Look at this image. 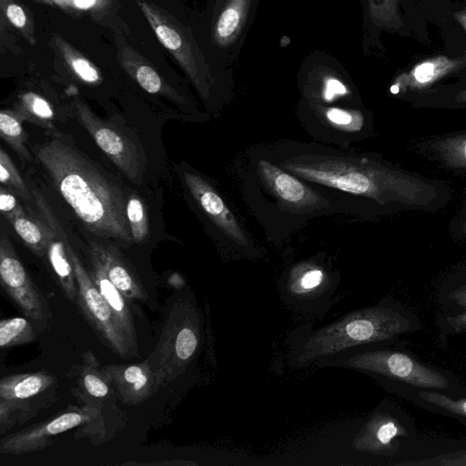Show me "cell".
<instances>
[{
  "label": "cell",
  "mask_w": 466,
  "mask_h": 466,
  "mask_svg": "<svg viewBox=\"0 0 466 466\" xmlns=\"http://www.w3.org/2000/svg\"><path fill=\"white\" fill-rule=\"evenodd\" d=\"M0 15L28 44L36 43L33 16L19 0H0Z\"/></svg>",
  "instance_id": "34"
},
{
  "label": "cell",
  "mask_w": 466,
  "mask_h": 466,
  "mask_svg": "<svg viewBox=\"0 0 466 466\" xmlns=\"http://www.w3.org/2000/svg\"><path fill=\"white\" fill-rule=\"evenodd\" d=\"M427 22L439 27L446 44L453 35V25L451 18V0H416Z\"/></svg>",
  "instance_id": "37"
},
{
  "label": "cell",
  "mask_w": 466,
  "mask_h": 466,
  "mask_svg": "<svg viewBox=\"0 0 466 466\" xmlns=\"http://www.w3.org/2000/svg\"><path fill=\"white\" fill-rule=\"evenodd\" d=\"M83 367L81 368L79 382L85 393L92 398L102 399L109 393L110 381L98 369L96 357L86 351L83 354Z\"/></svg>",
  "instance_id": "35"
},
{
  "label": "cell",
  "mask_w": 466,
  "mask_h": 466,
  "mask_svg": "<svg viewBox=\"0 0 466 466\" xmlns=\"http://www.w3.org/2000/svg\"><path fill=\"white\" fill-rule=\"evenodd\" d=\"M237 175L244 205L272 245L281 246L315 218L350 215L337 198L281 167L265 146L244 153Z\"/></svg>",
  "instance_id": "2"
},
{
  "label": "cell",
  "mask_w": 466,
  "mask_h": 466,
  "mask_svg": "<svg viewBox=\"0 0 466 466\" xmlns=\"http://www.w3.org/2000/svg\"><path fill=\"white\" fill-rule=\"evenodd\" d=\"M0 282L5 293L36 329L46 330L51 317L48 304L4 232L0 239Z\"/></svg>",
  "instance_id": "17"
},
{
  "label": "cell",
  "mask_w": 466,
  "mask_h": 466,
  "mask_svg": "<svg viewBox=\"0 0 466 466\" xmlns=\"http://www.w3.org/2000/svg\"><path fill=\"white\" fill-rule=\"evenodd\" d=\"M24 243L38 257H46L47 229L44 220H34L25 213L7 219Z\"/></svg>",
  "instance_id": "31"
},
{
  "label": "cell",
  "mask_w": 466,
  "mask_h": 466,
  "mask_svg": "<svg viewBox=\"0 0 466 466\" xmlns=\"http://www.w3.org/2000/svg\"><path fill=\"white\" fill-rule=\"evenodd\" d=\"M420 441L414 420L397 402L384 398L352 441V448L372 461L400 466Z\"/></svg>",
  "instance_id": "8"
},
{
  "label": "cell",
  "mask_w": 466,
  "mask_h": 466,
  "mask_svg": "<svg viewBox=\"0 0 466 466\" xmlns=\"http://www.w3.org/2000/svg\"><path fill=\"white\" fill-rule=\"evenodd\" d=\"M102 370L115 385L122 402L127 405L145 401L158 388L148 359L135 364L106 365Z\"/></svg>",
  "instance_id": "25"
},
{
  "label": "cell",
  "mask_w": 466,
  "mask_h": 466,
  "mask_svg": "<svg viewBox=\"0 0 466 466\" xmlns=\"http://www.w3.org/2000/svg\"><path fill=\"white\" fill-rule=\"evenodd\" d=\"M12 26L8 24L5 18L0 15V44L2 50L5 47L7 50L19 54L20 48L16 45L15 37L11 32Z\"/></svg>",
  "instance_id": "44"
},
{
  "label": "cell",
  "mask_w": 466,
  "mask_h": 466,
  "mask_svg": "<svg viewBox=\"0 0 466 466\" xmlns=\"http://www.w3.org/2000/svg\"><path fill=\"white\" fill-rule=\"evenodd\" d=\"M300 98L322 106H360V95L346 68L333 56L316 50L302 61L298 76Z\"/></svg>",
  "instance_id": "12"
},
{
  "label": "cell",
  "mask_w": 466,
  "mask_h": 466,
  "mask_svg": "<svg viewBox=\"0 0 466 466\" xmlns=\"http://www.w3.org/2000/svg\"><path fill=\"white\" fill-rule=\"evenodd\" d=\"M454 102L458 104L466 103V87L455 95Z\"/></svg>",
  "instance_id": "45"
},
{
  "label": "cell",
  "mask_w": 466,
  "mask_h": 466,
  "mask_svg": "<svg viewBox=\"0 0 466 466\" xmlns=\"http://www.w3.org/2000/svg\"><path fill=\"white\" fill-rule=\"evenodd\" d=\"M318 368L337 367L364 373L378 383L395 381L410 386L466 393V385L454 375L420 360L394 342L374 343L342 351L316 363Z\"/></svg>",
  "instance_id": "6"
},
{
  "label": "cell",
  "mask_w": 466,
  "mask_h": 466,
  "mask_svg": "<svg viewBox=\"0 0 466 466\" xmlns=\"http://www.w3.org/2000/svg\"><path fill=\"white\" fill-rule=\"evenodd\" d=\"M431 147L448 166L466 167V133L440 138Z\"/></svg>",
  "instance_id": "39"
},
{
  "label": "cell",
  "mask_w": 466,
  "mask_h": 466,
  "mask_svg": "<svg viewBox=\"0 0 466 466\" xmlns=\"http://www.w3.org/2000/svg\"><path fill=\"white\" fill-rule=\"evenodd\" d=\"M379 384L388 392L420 409L453 418L466 426V393L451 394L395 381H380Z\"/></svg>",
  "instance_id": "24"
},
{
  "label": "cell",
  "mask_w": 466,
  "mask_h": 466,
  "mask_svg": "<svg viewBox=\"0 0 466 466\" xmlns=\"http://www.w3.org/2000/svg\"><path fill=\"white\" fill-rule=\"evenodd\" d=\"M458 74H466V50L458 56L438 54L417 60L393 77V96L430 93L432 87Z\"/></svg>",
  "instance_id": "21"
},
{
  "label": "cell",
  "mask_w": 466,
  "mask_h": 466,
  "mask_svg": "<svg viewBox=\"0 0 466 466\" xmlns=\"http://www.w3.org/2000/svg\"><path fill=\"white\" fill-rule=\"evenodd\" d=\"M127 37L120 34L114 35L116 59L124 72L147 93L167 100L186 113L207 119L186 86L179 80L167 77Z\"/></svg>",
  "instance_id": "13"
},
{
  "label": "cell",
  "mask_w": 466,
  "mask_h": 466,
  "mask_svg": "<svg viewBox=\"0 0 466 466\" xmlns=\"http://www.w3.org/2000/svg\"><path fill=\"white\" fill-rule=\"evenodd\" d=\"M66 249L77 283V302L89 324L101 341L121 358L129 359L137 355V349L133 346L120 327L110 306L68 241Z\"/></svg>",
  "instance_id": "14"
},
{
  "label": "cell",
  "mask_w": 466,
  "mask_h": 466,
  "mask_svg": "<svg viewBox=\"0 0 466 466\" xmlns=\"http://www.w3.org/2000/svg\"><path fill=\"white\" fill-rule=\"evenodd\" d=\"M14 110L23 121H29L42 127H54L56 116L55 108L47 98L37 92H21Z\"/></svg>",
  "instance_id": "30"
},
{
  "label": "cell",
  "mask_w": 466,
  "mask_h": 466,
  "mask_svg": "<svg viewBox=\"0 0 466 466\" xmlns=\"http://www.w3.org/2000/svg\"><path fill=\"white\" fill-rule=\"evenodd\" d=\"M36 338V328L28 319L15 317L0 321V347L6 349L33 342Z\"/></svg>",
  "instance_id": "36"
},
{
  "label": "cell",
  "mask_w": 466,
  "mask_h": 466,
  "mask_svg": "<svg viewBox=\"0 0 466 466\" xmlns=\"http://www.w3.org/2000/svg\"><path fill=\"white\" fill-rule=\"evenodd\" d=\"M400 466H466V439H420Z\"/></svg>",
  "instance_id": "26"
},
{
  "label": "cell",
  "mask_w": 466,
  "mask_h": 466,
  "mask_svg": "<svg viewBox=\"0 0 466 466\" xmlns=\"http://www.w3.org/2000/svg\"><path fill=\"white\" fill-rule=\"evenodd\" d=\"M201 342L197 308L184 299L174 304L158 343L148 357L157 386H165L186 371Z\"/></svg>",
  "instance_id": "10"
},
{
  "label": "cell",
  "mask_w": 466,
  "mask_h": 466,
  "mask_svg": "<svg viewBox=\"0 0 466 466\" xmlns=\"http://www.w3.org/2000/svg\"><path fill=\"white\" fill-rule=\"evenodd\" d=\"M261 0H202L190 14L198 40L213 61L232 69Z\"/></svg>",
  "instance_id": "7"
},
{
  "label": "cell",
  "mask_w": 466,
  "mask_h": 466,
  "mask_svg": "<svg viewBox=\"0 0 466 466\" xmlns=\"http://www.w3.org/2000/svg\"><path fill=\"white\" fill-rule=\"evenodd\" d=\"M451 18L454 28V34L448 49L454 50V55L458 56L461 55L458 52L459 36L462 38V41H466V0L461 2L452 1Z\"/></svg>",
  "instance_id": "42"
},
{
  "label": "cell",
  "mask_w": 466,
  "mask_h": 466,
  "mask_svg": "<svg viewBox=\"0 0 466 466\" xmlns=\"http://www.w3.org/2000/svg\"><path fill=\"white\" fill-rule=\"evenodd\" d=\"M89 249L97 255L107 277L128 301L147 299L141 281L117 248L112 245L90 242Z\"/></svg>",
  "instance_id": "27"
},
{
  "label": "cell",
  "mask_w": 466,
  "mask_h": 466,
  "mask_svg": "<svg viewBox=\"0 0 466 466\" xmlns=\"http://www.w3.org/2000/svg\"><path fill=\"white\" fill-rule=\"evenodd\" d=\"M160 44L169 52L210 114L219 112L232 98L233 70L217 64L196 34L190 7L164 0H134Z\"/></svg>",
  "instance_id": "5"
},
{
  "label": "cell",
  "mask_w": 466,
  "mask_h": 466,
  "mask_svg": "<svg viewBox=\"0 0 466 466\" xmlns=\"http://www.w3.org/2000/svg\"><path fill=\"white\" fill-rule=\"evenodd\" d=\"M91 270L89 274L102 294L105 300L110 306L120 327L129 339L133 346L137 349V334L134 318L128 307L127 299L121 291L113 284L107 277L97 255L89 249Z\"/></svg>",
  "instance_id": "28"
},
{
  "label": "cell",
  "mask_w": 466,
  "mask_h": 466,
  "mask_svg": "<svg viewBox=\"0 0 466 466\" xmlns=\"http://www.w3.org/2000/svg\"><path fill=\"white\" fill-rule=\"evenodd\" d=\"M56 383V379L46 371L18 373L2 378L0 381L1 433L30 418L32 401L43 396Z\"/></svg>",
  "instance_id": "20"
},
{
  "label": "cell",
  "mask_w": 466,
  "mask_h": 466,
  "mask_svg": "<svg viewBox=\"0 0 466 466\" xmlns=\"http://www.w3.org/2000/svg\"><path fill=\"white\" fill-rule=\"evenodd\" d=\"M438 343L444 346L451 335L466 334V309L457 312H440L436 317Z\"/></svg>",
  "instance_id": "41"
},
{
  "label": "cell",
  "mask_w": 466,
  "mask_h": 466,
  "mask_svg": "<svg viewBox=\"0 0 466 466\" xmlns=\"http://www.w3.org/2000/svg\"><path fill=\"white\" fill-rule=\"evenodd\" d=\"M73 109L100 150L130 181L141 184L145 159L139 146L113 123L96 115L80 98L73 100Z\"/></svg>",
  "instance_id": "16"
},
{
  "label": "cell",
  "mask_w": 466,
  "mask_h": 466,
  "mask_svg": "<svg viewBox=\"0 0 466 466\" xmlns=\"http://www.w3.org/2000/svg\"><path fill=\"white\" fill-rule=\"evenodd\" d=\"M265 147L281 167L337 198L350 215L369 216L393 204L428 208L437 197L429 181L375 156L296 140Z\"/></svg>",
  "instance_id": "1"
},
{
  "label": "cell",
  "mask_w": 466,
  "mask_h": 466,
  "mask_svg": "<svg viewBox=\"0 0 466 466\" xmlns=\"http://www.w3.org/2000/svg\"><path fill=\"white\" fill-rule=\"evenodd\" d=\"M16 197L11 190L1 186L0 211L6 220L12 217L25 213Z\"/></svg>",
  "instance_id": "43"
},
{
  "label": "cell",
  "mask_w": 466,
  "mask_h": 466,
  "mask_svg": "<svg viewBox=\"0 0 466 466\" xmlns=\"http://www.w3.org/2000/svg\"><path fill=\"white\" fill-rule=\"evenodd\" d=\"M464 231L466 232V222H465V225H464Z\"/></svg>",
  "instance_id": "46"
},
{
  "label": "cell",
  "mask_w": 466,
  "mask_h": 466,
  "mask_svg": "<svg viewBox=\"0 0 466 466\" xmlns=\"http://www.w3.org/2000/svg\"><path fill=\"white\" fill-rule=\"evenodd\" d=\"M98 416L99 410L95 407H69L54 418L3 437L0 451L3 454L22 455L42 450L52 444L53 437L94 422Z\"/></svg>",
  "instance_id": "19"
},
{
  "label": "cell",
  "mask_w": 466,
  "mask_h": 466,
  "mask_svg": "<svg viewBox=\"0 0 466 466\" xmlns=\"http://www.w3.org/2000/svg\"><path fill=\"white\" fill-rule=\"evenodd\" d=\"M361 9V48L366 56H383L384 35L431 43L427 20L416 0H358Z\"/></svg>",
  "instance_id": "11"
},
{
  "label": "cell",
  "mask_w": 466,
  "mask_h": 466,
  "mask_svg": "<svg viewBox=\"0 0 466 466\" xmlns=\"http://www.w3.org/2000/svg\"><path fill=\"white\" fill-rule=\"evenodd\" d=\"M181 179L216 242L237 258H258L262 250L217 187L191 167L181 170Z\"/></svg>",
  "instance_id": "9"
},
{
  "label": "cell",
  "mask_w": 466,
  "mask_h": 466,
  "mask_svg": "<svg viewBox=\"0 0 466 466\" xmlns=\"http://www.w3.org/2000/svg\"><path fill=\"white\" fill-rule=\"evenodd\" d=\"M435 299L441 312L466 309V273L444 280L436 290Z\"/></svg>",
  "instance_id": "33"
},
{
  "label": "cell",
  "mask_w": 466,
  "mask_h": 466,
  "mask_svg": "<svg viewBox=\"0 0 466 466\" xmlns=\"http://www.w3.org/2000/svg\"><path fill=\"white\" fill-rule=\"evenodd\" d=\"M126 216L133 242L139 244L148 235V218L144 201L136 193L130 192L127 197Z\"/></svg>",
  "instance_id": "38"
},
{
  "label": "cell",
  "mask_w": 466,
  "mask_h": 466,
  "mask_svg": "<svg viewBox=\"0 0 466 466\" xmlns=\"http://www.w3.org/2000/svg\"><path fill=\"white\" fill-rule=\"evenodd\" d=\"M0 182L20 198L26 201L34 199L33 193L3 147L0 148Z\"/></svg>",
  "instance_id": "40"
},
{
  "label": "cell",
  "mask_w": 466,
  "mask_h": 466,
  "mask_svg": "<svg viewBox=\"0 0 466 466\" xmlns=\"http://www.w3.org/2000/svg\"><path fill=\"white\" fill-rule=\"evenodd\" d=\"M296 114L315 140L341 148L360 138L368 127L367 112L360 106H322L300 98Z\"/></svg>",
  "instance_id": "15"
},
{
  "label": "cell",
  "mask_w": 466,
  "mask_h": 466,
  "mask_svg": "<svg viewBox=\"0 0 466 466\" xmlns=\"http://www.w3.org/2000/svg\"><path fill=\"white\" fill-rule=\"evenodd\" d=\"M32 193L41 218L46 225L48 236L46 258L48 262L57 278L65 297L70 301H77V283L66 249L67 239L45 198L35 190Z\"/></svg>",
  "instance_id": "22"
},
{
  "label": "cell",
  "mask_w": 466,
  "mask_h": 466,
  "mask_svg": "<svg viewBox=\"0 0 466 466\" xmlns=\"http://www.w3.org/2000/svg\"><path fill=\"white\" fill-rule=\"evenodd\" d=\"M57 8L77 18H86L110 30L113 35L128 36L131 29L127 23L124 7L119 0H30Z\"/></svg>",
  "instance_id": "23"
},
{
  "label": "cell",
  "mask_w": 466,
  "mask_h": 466,
  "mask_svg": "<svg viewBox=\"0 0 466 466\" xmlns=\"http://www.w3.org/2000/svg\"><path fill=\"white\" fill-rule=\"evenodd\" d=\"M421 329V322L411 309L392 297H386L317 329L309 326L294 329L289 340V364L294 368L316 365L342 351L394 342Z\"/></svg>",
  "instance_id": "4"
},
{
  "label": "cell",
  "mask_w": 466,
  "mask_h": 466,
  "mask_svg": "<svg viewBox=\"0 0 466 466\" xmlns=\"http://www.w3.org/2000/svg\"><path fill=\"white\" fill-rule=\"evenodd\" d=\"M23 120L15 110L0 111V136L16 154L25 159L32 160V155L26 146L27 136L24 129Z\"/></svg>",
  "instance_id": "32"
},
{
  "label": "cell",
  "mask_w": 466,
  "mask_h": 466,
  "mask_svg": "<svg viewBox=\"0 0 466 466\" xmlns=\"http://www.w3.org/2000/svg\"><path fill=\"white\" fill-rule=\"evenodd\" d=\"M50 46L73 79L86 86L102 85L104 79L99 68L63 36L52 34Z\"/></svg>",
  "instance_id": "29"
},
{
  "label": "cell",
  "mask_w": 466,
  "mask_h": 466,
  "mask_svg": "<svg viewBox=\"0 0 466 466\" xmlns=\"http://www.w3.org/2000/svg\"><path fill=\"white\" fill-rule=\"evenodd\" d=\"M338 283V274L331 271L324 258H310L289 268L279 287L281 296L289 305L304 310L323 306Z\"/></svg>",
  "instance_id": "18"
},
{
  "label": "cell",
  "mask_w": 466,
  "mask_h": 466,
  "mask_svg": "<svg viewBox=\"0 0 466 466\" xmlns=\"http://www.w3.org/2000/svg\"><path fill=\"white\" fill-rule=\"evenodd\" d=\"M31 151L91 233L122 245L133 243L126 216L127 194L116 179L60 139L34 146Z\"/></svg>",
  "instance_id": "3"
}]
</instances>
